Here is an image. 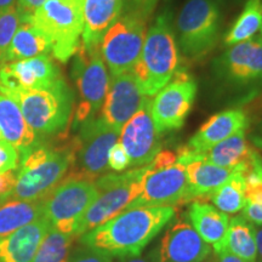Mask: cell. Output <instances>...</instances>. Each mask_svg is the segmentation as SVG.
Returning <instances> with one entry per match:
<instances>
[{"instance_id":"cell-1","label":"cell","mask_w":262,"mask_h":262,"mask_svg":"<svg viewBox=\"0 0 262 262\" xmlns=\"http://www.w3.org/2000/svg\"><path fill=\"white\" fill-rule=\"evenodd\" d=\"M175 214V206L130 209L80 235V242L84 247L120 260L140 256Z\"/></svg>"},{"instance_id":"cell-2","label":"cell","mask_w":262,"mask_h":262,"mask_svg":"<svg viewBox=\"0 0 262 262\" xmlns=\"http://www.w3.org/2000/svg\"><path fill=\"white\" fill-rule=\"evenodd\" d=\"M74 160L73 141L61 148L38 145L21 157L16 185L0 202L45 199L67 176Z\"/></svg>"},{"instance_id":"cell-3","label":"cell","mask_w":262,"mask_h":262,"mask_svg":"<svg viewBox=\"0 0 262 262\" xmlns=\"http://www.w3.org/2000/svg\"><path fill=\"white\" fill-rule=\"evenodd\" d=\"M180 50L170 16L162 14L146 33L139 60L133 67L137 83L147 97L156 96L179 70Z\"/></svg>"},{"instance_id":"cell-4","label":"cell","mask_w":262,"mask_h":262,"mask_svg":"<svg viewBox=\"0 0 262 262\" xmlns=\"http://www.w3.org/2000/svg\"><path fill=\"white\" fill-rule=\"evenodd\" d=\"M18 104L37 136H52L66 130L73 112L74 97L63 78L45 89H0Z\"/></svg>"},{"instance_id":"cell-5","label":"cell","mask_w":262,"mask_h":262,"mask_svg":"<svg viewBox=\"0 0 262 262\" xmlns=\"http://www.w3.org/2000/svg\"><path fill=\"white\" fill-rule=\"evenodd\" d=\"M148 173V165L135 168L123 173H106L95 181L98 194L85 211L74 229L80 237L91 229L120 214L141 194Z\"/></svg>"},{"instance_id":"cell-6","label":"cell","mask_w":262,"mask_h":262,"mask_svg":"<svg viewBox=\"0 0 262 262\" xmlns=\"http://www.w3.org/2000/svg\"><path fill=\"white\" fill-rule=\"evenodd\" d=\"M31 21L49 39L56 60L64 63L79 50L84 26L83 0H47Z\"/></svg>"},{"instance_id":"cell-7","label":"cell","mask_w":262,"mask_h":262,"mask_svg":"<svg viewBox=\"0 0 262 262\" xmlns=\"http://www.w3.org/2000/svg\"><path fill=\"white\" fill-rule=\"evenodd\" d=\"M179 50L189 60L206 56L217 42L221 29L219 0H188L176 21Z\"/></svg>"},{"instance_id":"cell-8","label":"cell","mask_w":262,"mask_h":262,"mask_svg":"<svg viewBox=\"0 0 262 262\" xmlns=\"http://www.w3.org/2000/svg\"><path fill=\"white\" fill-rule=\"evenodd\" d=\"M119 140L114 130L101 117H94L80 124V131L73 140L74 160L66 178L95 182L108 171V155Z\"/></svg>"},{"instance_id":"cell-9","label":"cell","mask_w":262,"mask_h":262,"mask_svg":"<svg viewBox=\"0 0 262 262\" xmlns=\"http://www.w3.org/2000/svg\"><path fill=\"white\" fill-rule=\"evenodd\" d=\"M147 21L145 16L127 8L106 32L101 41V55L112 75L133 70L142 51Z\"/></svg>"},{"instance_id":"cell-10","label":"cell","mask_w":262,"mask_h":262,"mask_svg":"<svg viewBox=\"0 0 262 262\" xmlns=\"http://www.w3.org/2000/svg\"><path fill=\"white\" fill-rule=\"evenodd\" d=\"M72 77L79 91L80 101L75 112V124L80 125L100 112L110 85L111 78L101 55V48L86 50L80 45L75 54Z\"/></svg>"},{"instance_id":"cell-11","label":"cell","mask_w":262,"mask_h":262,"mask_svg":"<svg viewBox=\"0 0 262 262\" xmlns=\"http://www.w3.org/2000/svg\"><path fill=\"white\" fill-rule=\"evenodd\" d=\"M98 194L93 181L64 178L44 199V216L58 232L74 234L78 222Z\"/></svg>"},{"instance_id":"cell-12","label":"cell","mask_w":262,"mask_h":262,"mask_svg":"<svg viewBox=\"0 0 262 262\" xmlns=\"http://www.w3.org/2000/svg\"><path fill=\"white\" fill-rule=\"evenodd\" d=\"M196 96V83L187 71H176L172 79L158 91L150 103L153 122L159 134L181 129Z\"/></svg>"},{"instance_id":"cell-13","label":"cell","mask_w":262,"mask_h":262,"mask_svg":"<svg viewBox=\"0 0 262 262\" xmlns=\"http://www.w3.org/2000/svg\"><path fill=\"white\" fill-rule=\"evenodd\" d=\"M181 203H188V181L185 166L175 163L169 168L155 171L148 164V173L142 192L125 210L148 206H173Z\"/></svg>"},{"instance_id":"cell-14","label":"cell","mask_w":262,"mask_h":262,"mask_svg":"<svg viewBox=\"0 0 262 262\" xmlns=\"http://www.w3.org/2000/svg\"><path fill=\"white\" fill-rule=\"evenodd\" d=\"M150 103L152 98L147 97L119 133V142L129 156L130 168L148 165L162 150L159 142L160 134L153 122Z\"/></svg>"},{"instance_id":"cell-15","label":"cell","mask_w":262,"mask_h":262,"mask_svg":"<svg viewBox=\"0 0 262 262\" xmlns=\"http://www.w3.org/2000/svg\"><path fill=\"white\" fill-rule=\"evenodd\" d=\"M170 224V222H169ZM211 248L201 238L185 217L170 224L159 243L150 251L152 262H203Z\"/></svg>"},{"instance_id":"cell-16","label":"cell","mask_w":262,"mask_h":262,"mask_svg":"<svg viewBox=\"0 0 262 262\" xmlns=\"http://www.w3.org/2000/svg\"><path fill=\"white\" fill-rule=\"evenodd\" d=\"M219 77L226 81L247 85L262 80V37L228 47L215 62Z\"/></svg>"},{"instance_id":"cell-17","label":"cell","mask_w":262,"mask_h":262,"mask_svg":"<svg viewBox=\"0 0 262 262\" xmlns=\"http://www.w3.org/2000/svg\"><path fill=\"white\" fill-rule=\"evenodd\" d=\"M146 98L133 71L112 75L101 108V118L120 133L124 124L139 111Z\"/></svg>"},{"instance_id":"cell-18","label":"cell","mask_w":262,"mask_h":262,"mask_svg":"<svg viewBox=\"0 0 262 262\" xmlns=\"http://www.w3.org/2000/svg\"><path fill=\"white\" fill-rule=\"evenodd\" d=\"M62 79L49 55L0 64V89H45Z\"/></svg>"},{"instance_id":"cell-19","label":"cell","mask_w":262,"mask_h":262,"mask_svg":"<svg viewBox=\"0 0 262 262\" xmlns=\"http://www.w3.org/2000/svg\"><path fill=\"white\" fill-rule=\"evenodd\" d=\"M248 126L249 118L243 110L222 111L209 118L185 147L192 153L205 152L239 131H245Z\"/></svg>"},{"instance_id":"cell-20","label":"cell","mask_w":262,"mask_h":262,"mask_svg":"<svg viewBox=\"0 0 262 262\" xmlns=\"http://www.w3.org/2000/svg\"><path fill=\"white\" fill-rule=\"evenodd\" d=\"M124 0H83L81 47L86 50L101 48V41L122 14Z\"/></svg>"},{"instance_id":"cell-21","label":"cell","mask_w":262,"mask_h":262,"mask_svg":"<svg viewBox=\"0 0 262 262\" xmlns=\"http://www.w3.org/2000/svg\"><path fill=\"white\" fill-rule=\"evenodd\" d=\"M51 228L45 216L0 239V262H33L41 241Z\"/></svg>"},{"instance_id":"cell-22","label":"cell","mask_w":262,"mask_h":262,"mask_svg":"<svg viewBox=\"0 0 262 262\" xmlns=\"http://www.w3.org/2000/svg\"><path fill=\"white\" fill-rule=\"evenodd\" d=\"M187 216L189 224L196 233L201 235L203 241L212 245L215 254L224 250L229 224L227 214L206 202L193 201L191 202Z\"/></svg>"},{"instance_id":"cell-23","label":"cell","mask_w":262,"mask_h":262,"mask_svg":"<svg viewBox=\"0 0 262 262\" xmlns=\"http://www.w3.org/2000/svg\"><path fill=\"white\" fill-rule=\"evenodd\" d=\"M0 130L3 139L11 143L24 157L38 145L37 134L26 122L18 104L12 98L0 93Z\"/></svg>"},{"instance_id":"cell-24","label":"cell","mask_w":262,"mask_h":262,"mask_svg":"<svg viewBox=\"0 0 262 262\" xmlns=\"http://www.w3.org/2000/svg\"><path fill=\"white\" fill-rule=\"evenodd\" d=\"M183 166L188 181V202H205L235 171L205 160H194Z\"/></svg>"},{"instance_id":"cell-25","label":"cell","mask_w":262,"mask_h":262,"mask_svg":"<svg viewBox=\"0 0 262 262\" xmlns=\"http://www.w3.org/2000/svg\"><path fill=\"white\" fill-rule=\"evenodd\" d=\"M32 16L21 15V25L6 50L4 63L27 60L51 52V44L31 21Z\"/></svg>"},{"instance_id":"cell-26","label":"cell","mask_w":262,"mask_h":262,"mask_svg":"<svg viewBox=\"0 0 262 262\" xmlns=\"http://www.w3.org/2000/svg\"><path fill=\"white\" fill-rule=\"evenodd\" d=\"M44 216V199L0 202V239Z\"/></svg>"},{"instance_id":"cell-27","label":"cell","mask_w":262,"mask_h":262,"mask_svg":"<svg viewBox=\"0 0 262 262\" xmlns=\"http://www.w3.org/2000/svg\"><path fill=\"white\" fill-rule=\"evenodd\" d=\"M225 249L247 262L257 261V248L255 239V225L249 222L243 215L229 220Z\"/></svg>"},{"instance_id":"cell-28","label":"cell","mask_w":262,"mask_h":262,"mask_svg":"<svg viewBox=\"0 0 262 262\" xmlns=\"http://www.w3.org/2000/svg\"><path fill=\"white\" fill-rule=\"evenodd\" d=\"M262 0H248L242 14L228 29L224 39L226 47L254 38L262 25Z\"/></svg>"},{"instance_id":"cell-29","label":"cell","mask_w":262,"mask_h":262,"mask_svg":"<svg viewBox=\"0 0 262 262\" xmlns=\"http://www.w3.org/2000/svg\"><path fill=\"white\" fill-rule=\"evenodd\" d=\"M244 188V176L235 170L233 175L221 187L212 192L209 199L212 202L215 208L225 214H237L238 211L243 210L247 203Z\"/></svg>"},{"instance_id":"cell-30","label":"cell","mask_w":262,"mask_h":262,"mask_svg":"<svg viewBox=\"0 0 262 262\" xmlns=\"http://www.w3.org/2000/svg\"><path fill=\"white\" fill-rule=\"evenodd\" d=\"M75 238L74 234L62 233L51 227L39 245L33 262H63L71 253Z\"/></svg>"},{"instance_id":"cell-31","label":"cell","mask_w":262,"mask_h":262,"mask_svg":"<svg viewBox=\"0 0 262 262\" xmlns=\"http://www.w3.org/2000/svg\"><path fill=\"white\" fill-rule=\"evenodd\" d=\"M19 25H21V14L17 5L0 10V64L4 63L6 50Z\"/></svg>"},{"instance_id":"cell-32","label":"cell","mask_w":262,"mask_h":262,"mask_svg":"<svg viewBox=\"0 0 262 262\" xmlns=\"http://www.w3.org/2000/svg\"><path fill=\"white\" fill-rule=\"evenodd\" d=\"M18 160V150L6 140L0 139V173L17 169Z\"/></svg>"},{"instance_id":"cell-33","label":"cell","mask_w":262,"mask_h":262,"mask_svg":"<svg viewBox=\"0 0 262 262\" xmlns=\"http://www.w3.org/2000/svg\"><path fill=\"white\" fill-rule=\"evenodd\" d=\"M63 262H113V260L110 255L85 247L68 255Z\"/></svg>"},{"instance_id":"cell-34","label":"cell","mask_w":262,"mask_h":262,"mask_svg":"<svg viewBox=\"0 0 262 262\" xmlns=\"http://www.w3.org/2000/svg\"><path fill=\"white\" fill-rule=\"evenodd\" d=\"M108 168L117 172L124 171V170L130 168V158L124 147L120 145V142H117L110 150Z\"/></svg>"},{"instance_id":"cell-35","label":"cell","mask_w":262,"mask_h":262,"mask_svg":"<svg viewBox=\"0 0 262 262\" xmlns=\"http://www.w3.org/2000/svg\"><path fill=\"white\" fill-rule=\"evenodd\" d=\"M178 163V153L172 150H160L155 157V159L149 163V166L152 170H162Z\"/></svg>"},{"instance_id":"cell-36","label":"cell","mask_w":262,"mask_h":262,"mask_svg":"<svg viewBox=\"0 0 262 262\" xmlns=\"http://www.w3.org/2000/svg\"><path fill=\"white\" fill-rule=\"evenodd\" d=\"M243 216L251 224L260 226L262 225V203H245L243 208Z\"/></svg>"},{"instance_id":"cell-37","label":"cell","mask_w":262,"mask_h":262,"mask_svg":"<svg viewBox=\"0 0 262 262\" xmlns=\"http://www.w3.org/2000/svg\"><path fill=\"white\" fill-rule=\"evenodd\" d=\"M158 2L159 0H130L129 9L148 18L153 12V10L156 9Z\"/></svg>"},{"instance_id":"cell-38","label":"cell","mask_w":262,"mask_h":262,"mask_svg":"<svg viewBox=\"0 0 262 262\" xmlns=\"http://www.w3.org/2000/svg\"><path fill=\"white\" fill-rule=\"evenodd\" d=\"M16 180H17V173L14 172V170L0 173V198L14 189Z\"/></svg>"},{"instance_id":"cell-39","label":"cell","mask_w":262,"mask_h":262,"mask_svg":"<svg viewBox=\"0 0 262 262\" xmlns=\"http://www.w3.org/2000/svg\"><path fill=\"white\" fill-rule=\"evenodd\" d=\"M47 0H17V9L22 16H33Z\"/></svg>"},{"instance_id":"cell-40","label":"cell","mask_w":262,"mask_h":262,"mask_svg":"<svg viewBox=\"0 0 262 262\" xmlns=\"http://www.w3.org/2000/svg\"><path fill=\"white\" fill-rule=\"evenodd\" d=\"M216 256L219 258L217 262H247L244 261L243 258L235 256V255L229 253L227 249H224V250L216 253Z\"/></svg>"},{"instance_id":"cell-41","label":"cell","mask_w":262,"mask_h":262,"mask_svg":"<svg viewBox=\"0 0 262 262\" xmlns=\"http://www.w3.org/2000/svg\"><path fill=\"white\" fill-rule=\"evenodd\" d=\"M255 239H256L257 260L262 262V225H255Z\"/></svg>"},{"instance_id":"cell-42","label":"cell","mask_w":262,"mask_h":262,"mask_svg":"<svg viewBox=\"0 0 262 262\" xmlns=\"http://www.w3.org/2000/svg\"><path fill=\"white\" fill-rule=\"evenodd\" d=\"M17 5V0H0V10Z\"/></svg>"},{"instance_id":"cell-43","label":"cell","mask_w":262,"mask_h":262,"mask_svg":"<svg viewBox=\"0 0 262 262\" xmlns=\"http://www.w3.org/2000/svg\"><path fill=\"white\" fill-rule=\"evenodd\" d=\"M122 262H152L148 257H141V256H136V257H129V258H123Z\"/></svg>"},{"instance_id":"cell-44","label":"cell","mask_w":262,"mask_h":262,"mask_svg":"<svg viewBox=\"0 0 262 262\" xmlns=\"http://www.w3.org/2000/svg\"><path fill=\"white\" fill-rule=\"evenodd\" d=\"M254 141H255V145L257 147H260L262 149V127L260 130V133L256 134V136H254Z\"/></svg>"},{"instance_id":"cell-45","label":"cell","mask_w":262,"mask_h":262,"mask_svg":"<svg viewBox=\"0 0 262 262\" xmlns=\"http://www.w3.org/2000/svg\"><path fill=\"white\" fill-rule=\"evenodd\" d=\"M0 139H3V134H2V130H0Z\"/></svg>"},{"instance_id":"cell-46","label":"cell","mask_w":262,"mask_h":262,"mask_svg":"<svg viewBox=\"0 0 262 262\" xmlns=\"http://www.w3.org/2000/svg\"><path fill=\"white\" fill-rule=\"evenodd\" d=\"M261 6H262V4H261ZM260 31H261V37H262V25H261V29H260Z\"/></svg>"},{"instance_id":"cell-47","label":"cell","mask_w":262,"mask_h":262,"mask_svg":"<svg viewBox=\"0 0 262 262\" xmlns=\"http://www.w3.org/2000/svg\"><path fill=\"white\" fill-rule=\"evenodd\" d=\"M256 262H261V261H258V260H257V261H256Z\"/></svg>"}]
</instances>
